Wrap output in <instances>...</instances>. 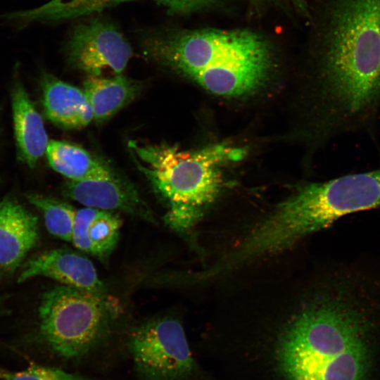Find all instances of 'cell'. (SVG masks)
I'll return each mask as SVG.
<instances>
[{"label": "cell", "mask_w": 380, "mask_h": 380, "mask_svg": "<svg viewBox=\"0 0 380 380\" xmlns=\"http://www.w3.org/2000/svg\"><path fill=\"white\" fill-rule=\"evenodd\" d=\"M316 95L325 136L369 128L380 107V0H334Z\"/></svg>", "instance_id": "6da1fadb"}, {"label": "cell", "mask_w": 380, "mask_h": 380, "mask_svg": "<svg viewBox=\"0 0 380 380\" xmlns=\"http://www.w3.org/2000/svg\"><path fill=\"white\" fill-rule=\"evenodd\" d=\"M355 298L335 291L290 322L278 348L287 380H367L372 320Z\"/></svg>", "instance_id": "7a4b0ae2"}, {"label": "cell", "mask_w": 380, "mask_h": 380, "mask_svg": "<svg viewBox=\"0 0 380 380\" xmlns=\"http://www.w3.org/2000/svg\"><path fill=\"white\" fill-rule=\"evenodd\" d=\"M144 53L219 96L260 89L275 65L272 44L245 29L160 30L144 34Z\"/></svg>", "instance_id": "3957f363"}, {"label": "cell", "mask_w": 380, "mask_h": 380, "mask_svg": "<svg viewBox=\"0 0 380 380\" xmlns=\"http://www.w3.org/2000/svg\"><path fill=\"white\" fill-rule=\"evenodd\" d=\"M137 169L165 204V224L177 233L190 231L223 185V167L243 158L242 148L220 144L197 151L176 146L128 143Z\"/></svg>", "instance_id": "277c9868"}, {"label": "cell", "mask_w": 380, "mask_h": 380, "mask_svg": "<svg viewBox=\"0 0 380 380\" xmlns=\"http://www.w3.org/2000/svg\"><path fill=\"white\" fill-rule=\"evenodd\" d=\"M380 207V169L302 186L254 228L258 246L274 254L348 214Z\"/></svg>", "instance_id": "5b68a950"}, {"label": "cell", "mask_w": 380, "mask_h": 380, "mask_svg": "<svg viewBox=\"0 0 380 380\" xmlns=\"http://www.w3.org/2000/svg\"><path fill=\"white\" fill-rule=\"evenodd\" d=\"M117 309L106 292L60 284L44 292L38 308L39 335L65 358L82 356L107 336Z\"/></svg>", "instance_id": "8992f818"}, {"label": "cell", "mask_w": 380, "mask_h": 380, "mask_svg": "<svg viewBox=\"0 0 380 380\" xmlns=\"http://www.w3.org/2000/svg\"><path fill=\"white\" fill-rule=\"evenodd\" d=\"M129 347L146 380H182L195 367L184 328L172 317L154 318L139 325L131 334Z\"/></svg>", "instance_id": "52a82bcc"}, {"label": "cell", "mask_w": 380, "mask_h": 380, "mask_svg": "<svg viewBox=\"0 0 380 380\" xmlns=\"http://www.w3.org/2000/svg\"><path fill=\"white\" fill-rule=\"evenodd\" d=\"M68 63L89 77H100L109 69L122 74L132 56V48L111 22L90 18L75 24L65 43Z\"/></svg>", "instance_id": "ba28073f"}, {"label": "cell", "mask_w": 380, "mask_h": 380, "mask_svg": "<svg viewBox=\"0 0 380 380\" xmlns=\"http://www.w3.org/2000/svg\"><path fill=\"white\" fill-rule=\"evenodd\" d=\"M62 194L85 207L118 210L153 224L157 223L153 212L137 187L115 171L105 177L68 180L63 186Z\"/></svg>", "instance_id": "9c48e42d"}, {"label": "cell", "mask_w": 380, "mask_h": 380, "mask_svg": "<svg viewBox=\"0 0 380 380\" xmlns=\"http://www.w3.org/2000/svg\"><path fill=\"white\" fill-rule=\"evenodd\" d=\"M39 276L52 279L62 285L106 292L92 262L82 252L70 248L51 249L29 260L23 265L18 282Z\"/></svg>", "instance_id": "30bf717a"}, {"label": "cell", "mask_w": 380, "mask_h": 380, "mask_svg": "<svg viewBox=\"0 0 380 380\" xmlns=\"http://www.w3.org/2000/svg\"><path fill=\"white\" fill-rule=\"evenodd\" d=\"M38 219L18 201H0V268L11 271L23 261L39 236Z\"/></svg>", "instance_id": "8fae6325"}, {"label": "cell", "mask_w": 380, "mask_h": 380, "mask_svg": "<svg viewBox=\"0 0 380 380\" xmlns=\"http://www.w3.org/2000/svg\"><path fill=\"white\" fill-rule=\"evenodd\" d=\"M121 227V218L113 211L84 207L76 210L71 243L104 262L118 243Z\"/></svg>", "instance_id": "7c38bea8"}, {"label": "cell", "mask_w": 380, "mask_h": 380, "mask_svg": "<svg viewBox=\"0 0 380 380\" xmlns=\"http://www.w3.org/2000/svg\"><path fill=\"white\" fill-rule=\"evenodd\" d=\"M42 104L46 118L65 129H80L94 120L83 89L44 72L41 79Z\"/></svg>", "instance_id": "4fadbf2b"}, {"label": "cell", "mask_w": 380, "mask_h": 380, "mask_svg": "<svg viewBox=\"0 0 380 380\" xmlns=\"http://www.w3.org/2000/svg\"><path fill=\"white\" fill-rule=\"evenodd\" d=\"M11 101L18 158L34 167L45 153L49 141L42 118L19 81L13 87Z\"/></svg>", "instance_id": "5bb4252c"}, {"label": "cell", "mask_w": 380, "mask_h": 380, "mask_svg": "<svg viewBox=\"0 0 380 380\" xmlns=\"http://www.w3.org/2000/svg\"><path fill=\"white\" fill-rule=\"evenodd\" d=\"M141 84L122 74L113 77H89L83 91L91 107L94 120L104 122L132 101Z\"/></svg>", "instance_id": "9a60e30c"}, {"label": "cell", "mask_w": 380, "mask_h": 380, "mask_svg": "<svg viewBox=\"0 0 380 380\" xmlns=\"http://www.w3.org/2000/svg\"><path fill=\"white\" fill-rule=\"evenodd\" d=\"M45 153L51 168L70 181L105 177L114 171L105 161L68 141H49Z\"/></svg>", "instance_id": "2e32d148"}, {"label": "cell", "mask_w": 380, "mask_h": 380, "mask_svg": "<svg viewBox=\"0 0 380 380\" xmlns=\"http://www.w3.org/2000/svg\"><path fill=\"white\" fill-rule=\"evenodd\" d=\"M134 0H51L30 11L11 13L4 18L24 23L58 22L89 15Z\"/></svg>", "instance_id": "e0dca14e"}, {"label": "cell", "mask_w": 380, "mask_h": 380, "mask_svg": "<svg viewBox=\"0 0 380 380\" xmlns=\"http://www.w3.org/2000/svg\"><path fill=\"white\" fill-rule=\"evenodd\" d=\"M27 201L43 214L45 226L53 236L71 242L76 209L63 201L52 197L28 194Z\"/></svg>", "instance_id": "ac0fdd59"}, {"label": "cell", "mask_w": 380, "mask_h": 380, "mask_svg": "<svg viewBox=\"0 0 380 380\" xmlns=\"http://www.w3.org/2000/svg\"><path fill=\"white\" fill-rule=\"evenodd\" d=\"M0 380H91L89 378L66 372L60 369L32 365L21 371L0 369Z\"/></svg>", "instance_id": "d6986e66"}, {"label": "cell", "mask_w": 380, "mask_h": 380, "mask_svg": "<svg viewBox=\"0 0 380 380\" xmlns=\"http://www.w3.org/2000/svg\"><path fill=\"white\" fill-rule=\"evenodd\" d=\"M170 15H189L212 8L222 0H154Z\"/></svg>", "instance_id": "ffe728a7"}, {"label": "cell", "mask_w": 380, "mask_h": 380, "mask_svg": "<svg viewBox=\"0 0 380 380\" xmlns=\"http://www.w3.org/2000/svg\"><path fill=\"white\" fill-rule=\"evenodd\" d=\"M306 18H309V11L305 0H286Z\"/></svg>", "instance_id": "44dd1931"}, {"label": "cell", "mask_w": 380, "mask_h": 380, "mask_svg": "<svg viewBox=\"0 0 380 380\" xmlns=\"http://www.w3.org/2000/svg\"><path fill=\"white\" fill-rule=\"evenodd\" d=\"M251 1H253L254 3L257 4H265V3H269L272 0H251Z\"/></svg>", "instance_id": "7402d4cb"}, {"label": "cell", "mask_w": 380, "mask_h": 380, "mask_svg": "<svg viewBox=\"0 0 380 380\" xmlns=\"http://www.w3.org/2000/svg\"><path fill=\"white\" fill-rule=\"evenodd\" d=\"M0 182H1V179H0Z\"/></svg>", "instance_id": "603a6c76"}]
</instances>
